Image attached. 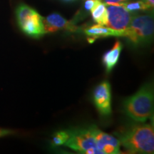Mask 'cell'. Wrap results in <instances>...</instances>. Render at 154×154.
Listing matches in <instances>:
<instances>
[{
  "label": "cell",
  "instance_id": "6da1fadb",
  "mask_svg": "<svg viewBox=\"0 0 154 154\" xmlns=\"http://www.w3.org/2000/svg\"><path fill=\"white\" fill-rule=\"evenodd\" d=\"M121 145L131 153L151 154L154 151V131L150 124H136L117 132Z\"/></svg>",
  "mask_w": 154,
  "mask_h": 154
},
{
  "label": "cell",
  "instance_id": "7a4b0ae2",
  "mask_svg": "<svg viewBox=\"0 0 154 154\" xmlns=\"http://www.w3.org/2000/svg\"><path fill=\"white\" fill-rule=\"evenodd\" d=\"M124 111L136 122L143 123L151 118L153 111V88L145 84L134 95L124 101Z\"/></svg>",
  "mask_w": 154,
  "mask_h": 154
},
{
  "label": "cell",
  "instance_id": "3957f363",
  "mask_svg": "<svg viewBox=\"0 0 154 154\" xmlns=\"http://www.w3.org/2000/svg\"><path fill=\"white\" fill-rule=\"evenodd\" d=\"M154 33L153 13L133 14L128 26L122 34L134 46H140L150 43Z\"/></svg>",
  "mask_w": 154,
  "mask_h": 154
},
{
  "label": "cell",
  "instance_id": "277c9868",
  "mask_svg": "<svg viewBox=\"0 0 154 154\" xmlns=\"http://www.w3.org/2000/svg\"><path fill=\"white\" fill-rule=\"evenodd\" d=\"M17 26L25 35L34 38H40L44 34V17L35 9L24 3L17 6L14 11Z\"/></svg>",
  "mask_w": 154,
  "mask_h": 154
},
{
  "label": "cell",
  "instance_id": "5b68a950",
  "mask_svg": "<svg viewBox=\"0 0 154 154\" xmlns=\"http://www.w3.org/2000/svg\"><path fill=\"white\" fill-rule=\"evenodd\" d=\"M69 138L64 146L83 153L101 154L96 148L91 127L69 131Z\"/></svg>",
  "mask_w": 154,
  "mask_h": 154
},
{
  "label": "cell",
  "instance_id": "8992f818",
  "mask_svg": "<svg viewBox=\"0 0 154 154\" xmlns=\"http://www.w3.org/2000/svg\"><path fill=\"white\" fill-rule=\"evenodd\" d=\"M108 22L106 26L118 32L122 36L131 20L133 14L121 5H106Z\"/></svg>",
  "mask_w": 154,
  "mask_h": 154
},
{
  "label": "cell",
  "instance_id": "52a82bcc",
  "mask_svg": "<svg viewBox=\"0 0 154 154\" xmlns=\"http://www.w3.org/2000/svg\"><path fill=\"white\" fill-rule=\"evenodd\" d=\"M91 128L95 137L96 148L100 153L116 154L121 153V143L118 138L101 131L96 126H91Z\"/></svg>",
  "mask_w": 154,
  "mask_h": 154
},
{
  "label": "cell",
  "instance_id": "ba28073f",
  "mask_svg": "<svg viewBox=\"0 0 154 154\" xmlns=\"http://www.w3.org/2000/svg\"><path fill=\"white\" fill-rule=\"evenodd\" d=\"M44 26L45 34L53 33L59 30L68 31L69 32L79 31V28L74 22L67 20L57 13H53L44 18Z\"/></svg>",
  "mask_w": 154,
  "mask_h": 154
},
{
  "label": "cell",
  "instance_id": "9c48e42d",
  "mask_svg": "<svg viewBox=\"0 0 154 154\" xmlns=\"http://www.w3.org/2000/svg\"><path fill=\"white\" fill-rule=\"evenodd\" d=\"M111 86L108 82H103L96 86L94 92L95 106L102 115L109 116L111 113Z\"/></svg>",
  "mask_w": 154,
  "mask_h": 154
},
{
  "label": "cell",
  "instance_id": "30bf717a",
  "mask_svg": "<svg viewBox=\"0 0 154 154\" xmlns=\"http://www.w3.org/2000/svg\"><path fill=\"white\" fill-rule=\"evenodd\" d=\"M84 32L88 37V41L90 43H92L96 39L99 38H106L109 36L120 37L121 36L120 34L116 31L113 30V29L100 24H95L86 28Z\"/></svg>",
  "mask_w": 154,
  "mask_h": 154
},
{
  "label": "cell",
  "instance_id": "8fae6325",
  "mask_svg": "<svg viewBox=\"0 0 154 154\" xmlns=\"http://www.w3.org/2000/svg\"><path fill=\"white\" fill-rule=\"evenodd\" d=\"M121 49H122V44L118 41L116 42L112 49L106 52L103 55V63L107 72H110L118 63Z\"/></svg>",
  "mask_w": 154,
  "mask_h": 154
},
{
  "label": "cell",
  "instance_id": "7c38bea8",
  "mask_svg": "<svg viewBox=\"0 0 154 154\" xmlns=\"http://www.w3.org/2000/svg\"><path fill=\"white\" fill-rule=\"evenodd\" d=\"M91 14L94 21L97 24L106 26L108 22V14L106 5L101 0H96L95 5L91 9Z\"/></svg>",
  "mask_w": 154,
  "mask_h": 154
},
{
  "label": "cell",
  "instance_id": "4fadbf2b",
  "mask_svg": "<svg viewBox=\"0 0 154 154\" xmlns=\"http://www.w3.org/2000/svg\"><path fill=\"white\" fill-rule=\"evenodd\" d=\"M123 7H125V9L131 13L135 12L137 11L141 10H148V7H146L145 3L142 0L140 1L133 2H124L120 4Z\"/></svg>",
  "mask_w": 154,
  "mask_h": 154
},
{
  "label": "cell",
  "instance_id": "5bb4252c",
  "mask_svg": "<svg viewBox=\"0 0 154 154\" xmlns=\"http://www.w3.org/2000/svg\"><path fill=\"white\" fill-rule=\"evenodd\" d=\"M69 138V131H60L55 133L52 138V144L54 146H63Z\"/></svg>",
  "mask_w": 154,
  "mask_h": 154
},
{
  "label": "cell",
  "instance_id": "9a60e30c",
  "mask_svg": "<svg viewBox=\"0 0 154 154\" xmlns=\"http://www.w3.org/2000/svg\"><path fill=\"white\" fill-rule=\"evenodd\" d=\"M101 1L106 5H116L126 2V0H101Z\"/></svg>",
  "mask_w": 154,
  "mask_h": 154
},
{
  "label": "cell",
  "instance_id": "2e32d148",
  "mask_svg": "<svg viewBox=\"0 0 154 154\" xmlns=\"http://www.w3.org/2000/svg\"><path fill=\"white\" fill-rule=\"evenodd\" d=\"M96 0H86L84 4V8L86 10L91 11V9L93 8V7L95 5Z\"/></svg>",
  "mask_w": 154,
  "mask_h": 154
},
{
  "label": "cell",
  "instance_id": "e0dca14e",
  "mask_svg": "<svg viewBox=\"0 0 154 154\" xmlns=\"http://www.w3.org/2000/svg\"><path fill=\"white\" fill-rule=\"evenodd\" d=\"M14 131L9 129H5V128H0V138L5 137V136H9V135L14 134Z\"/></svg>",
  "mask_w": 154,
  "mask_h": 154
},
{
  "label": "cell",
  "instance_id": "ac0fdd59",
  "mask_svg": "<svg viewBox=\"0 0 154 154\" xmlns=\"http://www.w3.org/2000/svg\"><path fill=\"white\" fill-rule=\"evenodd\" d=\"M149 9H153L154 7V0H142Z\"/></svg>",
  "mask_w": 154,
  "mask_h": 154
},
{
  "label": "cell",
  "instance_id": "d6986e66",
  "mask_svg": "<svg viewBox=\"0 0 154 154\" xmlns=\"http://www.w3.org/2000/svg\"><path fill=\"white\" fill-rule=\"evenodd\" d=\"M66 1H70V0H66Z\"/></svg>",
  "mask_w": 154,
  "mask_h": 154
}]
</instances>
